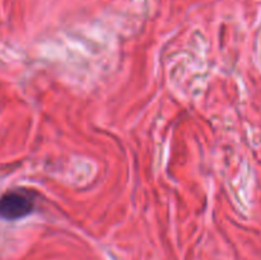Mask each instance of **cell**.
Returning <instances> with one entry per match:
<instances>
[{
    "label": "cell",
    "instance_id": "6da1fadb",
    "mask_svg": "<svg viewBox=\"0 0 261 260\" xmlns=\"http://www.w3.org/2000/svg\"><path fill=\"white\" fill-rule=\"evenodd\" d=\"M35 195L27 190H10L0 196V218L18 221L35 211Z\"/></svg>",
    "mask_w": 261,
    "mask_h": 260
}]
</instances>
